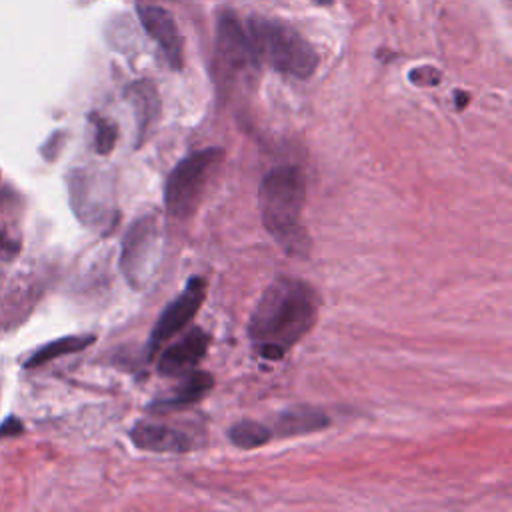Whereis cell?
I'll use <instances>...</instances> for the list:
<instances>
[{"mask_svg": "<svg viewBox=\"0 0 512 512\" xmlns=\"http://www.w3.org/2000/svg\"><path fill=\"white\" fill-rule=\"evenodd\" d=\"M228 438L234 446L250 450L266 444L272 438V430L256 420H240L228 430Z\"/></svg>", "mask_w": 512, "mask_h": 512, "instance_id": "obj_15", "label": "cell"}, {"mask_svg": "<svg viewBox=\"0 0 512 512\" xmlns=\"http://www.w3.org/2000/svg\"><path fill=\"white\" fill-rule=\"evenodd\" d=\"M328 426V418L322 410L312 406H294L284 410L276 420V432L280 436L308 434Z\"/></svg>", "mask_w": 512, "mask_h": 512, "instance_id": "obj_13", "label": "cell"}, {"mask_svg": "<svg viewBox=\"0 0 512 512\" xmlns=\"http://www.w3.org/2000/svg\"><path fill=\"white\" fill-rule=\"evenodd\" d=\"M218 52L222 62L232 72H244L258 64L256 50L248 32L242 30L240 22L232 12H222L218 20Z\"/></svg>", "mask_w": 512, "mask_h": 512, "instance_id": "obj_7", "label": "cell"}, {"mask_svg": "<svg viewBox=\"0 0 512 512\" xmlns=\"http://www.w3.org/2000/svg\"><path fill=\"white\" fill-rule=\"evenodd\" d=\"M410 80L414 84L420 86H430V84H438L440 82V72L432 66H424V68H416L410 72Z\"/></svg>", "mask_w": 512, "mask_h": 512, "instance_id": "obj_17", "label": "cell"}, {"mask_svg": "<svg viewBox=\"0 0 512 512\" xmlns=\"http://www.w3.org/2000/svg\"><path fill=\"white\" fill-rule=\"evenodd\" d=\"M0 254H10V242L0 234Z\"/></svg>", "mask_w": 512, "mask_h": 512, "instance_id": "obj_19", "label": "cell"}, {"mask_svg": "<svg viewBox=\"0 0 512 512\" xmlns=\"http://www.w3.org/2000/svg\"><path fill=\"white\" fill-rule=\"evenodd\" d=\"M222 162L224 150L220 146L202 148L182 158L164 184V206L168 214L178 220L190 218Z\"/></svg>", "mask_w": 512, "mask_h": 512, "instance_id": "obj_4", "label": "cell"}, {"mask_svg": "<svg viewBox=\"0 0 512 512\" xmlns=\"http://www.w3.org/2000/svg\"><path fill=\"white\" fill-rule=\"evenodd\" d=\"M320 298L316 290L298 278H276L256 302L248 336L254 350L266 360H280L310 332L318 318Z\"/></svg>", "mask_w": 512, "mask_h": 512, "instance_id": "obj_1", "label": "cell"}, {"mask_svg": "<svg viewBox=\"0 0 512 512\" xmlns=\"http://www.w3.org/2000/svg\"><path fill=\"white\" fill-rule=\"evenodd\" d=\"M96 336L94 334H82V336H62L58 340H52L40 348H36L26 360H24V368H36L42 366L54 358L66 356V354H74L80 352L84 348H88L90 344H94Z\"/></svg>", "mask_w": 512, "mask_h": 512, "instance_id": "obj_14", "label": "cell"}, {"mask_svg": "<svg viewBox=\"0 0 512 512\" xmlns=\"http://www.w3.org/2000/svg\"><path fill=\"white\" fill-rule=\"evenodd\" d=\"M204 298H206V280L200 276L190 278L184 290L158 316L150 334V356L156 352V348L162 342L178 334L196 316Z\"/></svg>", "mask_w": 512, "mask_h": 512, "instance_id": "obj_6", "label": "cell"}, {"mask_svg": "<svg viewBox=\"0 0 512 512\" xmlns=\"http://www.w3.org/2000/svg\"><path fill=\"white\" fill-rule=\"evenodd\" d=\"M126 98L134 106L136 112V124H138V146L148 138V132L152 130L158 112H160V100L158 92L152 82L138 80L126 88Z\"/></svg>", "mask_w": 512, "mask_h": 512, "instance_id": "obj_12", "label": "cell"}, {"mask_svg": "<svg viewBox=\"0 0 512 512\" xmlns=\"http://www.w3.org/2000/svg\"><path fill=\"white\" fill-rule=\"evenodd\" d=\"M92 124H94V150L102 156L110 154L118 136L116 124L98 114H92Z\"/></svg>", "mask_w": 512, "mask_h": 512, "instance_id": "obj_16", "label": "cell"}, {"mask_svg": "<svg viewBox=\"0 0 512 512\" xmlns=\"http://www.w3.org/2000/svg\"><path fill=\"white\" fill-rule=\"evenodd\" d=\"M138 18L174 70L182 68V40L172 14L160 6H138Z\"/></svg>", "mask_w": 512, "mask_h": 512, "instance_id": "obj_9", "label": "cell"}, {"mask_svg": "<svg viewBox=\"0 0 512 512\" xmlns=\"http://www.w3.org/2000/svg\"><path fill=\"white\" fill-rule=\"evenodd\" d=\"M214 378L212 374L204 370H192L186 374V378L180 382V386L166 398H156L148 410L152 412H170V410H180L184 406H190L198 402L208 390H212Z\"/></svg>", "mask_w": 512, "mask_h": 512, "instance_id": "obj_11", "label": "cell"}, {"mask_svg": "<svg viewBox=\"0 0 512 512\" xmlns=\"http://www.w3.org/2000/svg\"><path fill=\"white\" fill-rule=\"evenodd\" d=\"M246 32L258 60L264 58L274 70L294 78H308L314 74L318 54L314 46L290 24L276 18L252 16Z\"/></svg>", "mask_w": 512, "mask_h": 512, "instance_id": "obj_3", "label": "cell"}, {"mask_svg": "<svg viewBox=\"0 0 512 512\" xmlns=\"http://www.w3.org/2000/svg\"><path fill=\"white\" fill-rule=\"evenodd\" d=\"M22 430H24L22 422H20L18 418H14V416H8V418L0 424V438H4V436H16V434H20Z\"/></svg>", "mask_w": 512, "mask_h": 512, "instance_id": "obj_18", "label": "cell"}, {"mask_svg": "<svg viewBox=\"0 0 512 512\" xmlns=\"http://www.w3.org/2000/svg\"><path fill=\"white\" fill-rule=\"evenodd\" d=\"M210 336L202 328L188 330L180 340L170 344L158 360L162 376H182L192 372L206 356Z\"/></svg>", "mask_w": 512, "mask_h": 512, "instance_id": "obj_8", "label": "cell"}, {"mask_svg": "<svg viewBox=\"0 0 512 512\" xmlns=\"http://www.w3.org/2000/svg\"><path fill=\"white\" fill-rule=\"evenodd\" d=\"M158 240L160 232L154 214H146L134 220L128 232L124 234L120 268L132 286L140 288L152 274L154 264L158 260Z\"/></svg>", "mask_w": 512, "mask_h": 512, "instance_id": "obj_5", "label": "cell"}, {"mask_svg": "<svg viewBox=\"0 0 512 512\" xmlns=\"http://www.w3.org/2000/svg\"><path fill=\"white\" fill-rule=\"evenodd\" d=\"M306 182L298 166L272 168L260 182L258 206L266 232L288 256H308L310 236L302 224Z\"/></svg>", "mask_w": 512, "mask_h": 512, "instance_id": "obj_2", "label": "cell"}, {"mask_svg": "<svg viewBox=\"0 0 512 512\" xmlns=\"http://www.w3.org/2000/svg\"><path fill=\"white\" fill-rule=\"evenodd\" d=\"M130 440L136 448L148 452H188L194 446L186 432L152 422H138L130 430Z\"/></svg>", "mask_w": 512, "mask_h": 512, "instance_id": "obj_10", "label": "cell"}]
</instances>
